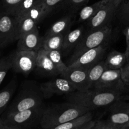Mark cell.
Wrapping results in <instances>:
<instances>
[{"mask_svg": "<svg viewBox=\"0 0 129 129\" xmlns=\"http://www.w3.org/2000/svg\"><path fill=\"white\" fill-rule=\"evenodd\" d=\"M125 92L115 89H92L86 92L78 91L67 94L68 102L83 106L92 111L101 107L110 106L118 100L129 98Z\"/></svg>", "mask_w": 129, "mask_h": 129, "instance_id": "6da1fadb", "label": "cell"}, {"mask_svg": "<svg viewBox=\"0 0 129 129\" xmlns=\"http://www.w3.org/2000/svg\"><path fill=\"white\" fill-rule=\"evenodd\" d=\"M89 111L83 106L71 102L55 103L45 108L40 123L44 129H50L81 117Z\"/></svg>", "mask_w": 129, "mask_h": 129, "instance_id": "7a4b0ae2", "label": "cell"}, {"mask_svg": "<svg viewBox=\"0 0 129 129\" xmlns=\"http://www.w3.org/2000/svg\"><path fill=\"white\" fill-rule=\"evenodd\" d=\"M44 99L40 86L38 87L35 83H24L19 93L9 106L7 114L44 105Z\"/></svg>", "mask_w": 129, "mask_h": 129, "instance_id": "3957f363", "label": "cell"}, {"mask_svg": "<svg viewBox=\"0 0 129 129\" xmlns=\"http://www.w3.org/2000/svg\"><path fill=\"white\" fill-rule=\"evenodd\" d=\"M112 31L110 26H107L94 31H87L84 33L79 44L74 48V52L69 60V65L85 52L107 44L112 35Z\"/></svg>", "mask_w": 129, "mask_h": 129, "instance_id": "277c9868", "label": "cell"}, {"mask_svg": "<svg viewBox=\"0 0 129 129\" xmlns=\"http://www.w3.org/2000/svg\"><path fill=\"white\" fill-rule=\"evenodd\" d=\"M38 52L34 51L16 50L10 54L12 68L15 72L27 76L35 69Z\"/></svg>", "mask_w": 129, "mask_h": 129, "instance_id": "5b68a950", "label": "cell"}, {"mask_svg": "<svg viewBox=\"0 0 129 129\" xmlns=\"http://www.w3.org/2000/svg\"><path fill=\"white\" fill-rule=\"evenodd\" d=\"M44 109L45 107L42 105L21 112L6 114V118L3 119L4 124L17 125L21 127V126L31 125L38 121L40 122Z\"/></svg>", "mask_w": 129, "mask_h": 129, "instance_id": "8992f818", "label": "cell"}, {"mask_svg": "<svg viewBox=\"0 0 129 129\" xmlns=\"http://www.w3.org/2000/svg\"><path fill=\"white\" fill-rule=\"evenodd\" d=\"M39 86L44 98L46 99L54 95H67L76 91L74 86L63 77L50 79L45 83H42Z\"/></svg>", "mask_w": 129, "mask_h": 129, "instance_id": "52a82bcc", "label": "cell"}, {"mask_svg": "<svg viewBox=\"0 0 129 129\" xmlns=\"http://www.w3.org/2000/svg\"><path fill=\"white\" fill-rule=\"evenodd\" d=\"M117 10L112 0H109L93 18L88 20L87 31H94L109 26L110 23L116 15Z\"/></svg>", "mask_w": 129, "mask_h": 129, "instance_id": "ba28073f", "label": "cell"}, {"mask_svg": "<svg viewBox=\"0 0 129 129\" xmlns=\"http://www.w3.org/2000/svg\"><path fill=\"white\" fill-rule=\"evenodd\" d=\"M94 89H115L125 92L128 91L122 81L120 69H107L101 76Z\"/></svg>", "mask_w": 129, "mask_h": 129, "instance_id": "9c48e42d", "label": "cell"}, {"mask_svg": "<svg viewBox=\"0 0 129 129\" xmlns=\"http://www.w3.org/2000/svg\"><path fill=\"white\" fill-rule=\"evenodd\" d=\"M16 40V21L14 16L3 10L0 16V50Z\"/></svg>", "mask_w": 129, "mask_h": 129, "instance_id": "30bf717a", "label": "cell"}, {"mask_svg": "<svg viewBox=\"0 0 129 129\" xmlns=\"http://www.w3.org/2000/svg\"><path fill=\"white\" fill-rule=\"evenodd\" d=\"M107 48L108 46L107 43L85 52L73 63L68 66V68H83L89 69L91 67L102 60Z\"/></svg>", "mask_w": 129, "mask_h": 129, "instance_id": "8fae6325", "label": "cell"}, {"mask_svg": "<svg viewBox=\"0 0 129 129\" xmlns=\"http://www.w3.org/2000/svg\"><path fill=\"white\" fill-rule=\"evenodd\" d=\"M107 122L118 127L129 123V103L118 100L110 105L109 116Z\"/></svg>", "mask_w": 129, "mask_h": 129, "instance_id": "7c38bea8", "label": "cell"}, {"mask_svg": "<svg viewBox=\"0 0 129 129\" xmlns=\"http://www.w3.org/2000/svg\"><path fill=\"white\" fill-rule=\"evenodd\" d=\"M88 70V68H68L60 76L68 79L76 91L86 92L89 91Z\"/></svg>", "mask_w": 129, "mask_h": 129, "instance_id": "4fadbf2b", "label": "cell"}, {"mask_svg": "<svg viewBox=\"0 0 129 129\" xmlns=\"http://www.w3.org/2000/svg\"><path fill=\"white\" fill-rule=\"evenodd\" d=\"M43 39L40 37L39 29L23 35L18 40L17 50L24 51L38 52L42 49Z\"/></svg>", "mask_w": 129, "mask_h": 129, "instance_id": "5bb4252c", "label": "cell"}, {"mask_svg": "<svg viewBox=\"0 0 129 129\" xmlns=\"http://www.w3.org/2000/svg\"><path fill=\"white\" fill-rule=\"evenodd\" d=\"M35 69H37V71L45 76H60L59 69L47 55L45 50L43 49L38 52Z\"/></svg>", "mask_w": 129, "mask_h": 129, "instance_id": "9a60e30c", "label": "cell"}, {"mask_svg": "<svg viewBox=\"0 0 129 129\" xmlns=\"http://www.w3.org/2000/svg\"><path fill=\"white\" fill-rule=\"evenodd\" d=\"M84 33L83 26L78 27L73 30H68L64 34L61 52H68L71 49H74L81 40Z\"/></svg>", "mask_w": 129, "mask_h": 129, "instance_id": "2e32d148", "label": "cell"}, {"mask_svg": "<svg viewBox=\"0 0 129 129\" xmlns=\"http://www.w3.org/2000/svg\"><path fill=\"white\" fill-rule=\"evenodd\" d=\"M72 25V18L71 16H66L55 21L47 30L45 37L54 36V35L65 34L69 30Z\"/></svg>", "mask_w": 129, "mask_h": 129, "instance_id": "e0dca14e", "label": "cell"}, {"mask_svg": "<svg viewBox=\"0 0 129 129\" xmlns=\"http://www.w3.org/2000/svg\"><path fill=\"white\" fill-rule=\"evenodd\" d=\"M107 69L105 61L101 60L96 64L91 67L88 70V87L89 90L94 89L99 81L103 72Z\"/></svg>", "mask_w": 129, "mask_h": 129, "instance_id": "ac0fdd59", "label": "cell"}, {"mask_svg": "<svg viewBox=\"0 0 129 129\" xmlns=\"http://www.w3.org/2000/svg\"><path fill=\"white\" fill-rule=\"evenodd\" d=\"M17 86L16 78L11 79L5 88L0 91V115L6 109Z\"/></svg>", "mask_w": 129, "mask_h": 129, "instance_id": "d6986e66", "label": "cell"}, {"mask_svg": "<svg viewBox=\"0 0 129 129\" xmlns=\"http://www.w3.org/2000/svg\"><path fill=\"white\" fill-rule=\"evenodd\" d=\"M16 40L28 33L37 28L38 24L28 16H25L19 20H16Z\"/></svg>", "mask_w": 129, "mask_h": 129, "instance_id": "ffe728a7", "label": "cell"}, {"mask_svg": "<svg viewBox=\"0 0 129 129\" xmlns=\"http://www.w3.org/2000/svg\"><path fill=\"white\" fill-rule=\"evenodd\" d=\"M105 61L107 69H120L127 62V55L125 53L112 50L108 54Z\"/></svg>", "mask_w": 129, "mask_h": 129, "instance_id": "44dd1931", "label": "cell"}, {"mask_svg": "<svg viewBox=\"0 0 129 129\" xmlns=\"http://www.w3.org/2000/svg\"><path fill=\"white\" fill-rule=\"evenodd\" d=\"M109 0H100L88 6H84L81 9L79 13V22H84L88 21L93 18L98 11L102 8V6L107 3Z\"/></svg>", "mask_w": 129, "mask_h": 129, "instance_id": "7402d4cb", "label": "cell"}, {"mask_svg": "<svg viewBox=\"0 0 129 129\" xmlns=\"http://www.w3.org/2000/svg\"><path fill=\"white\" fill-rule=\"evenodd\" d=\"M93 113L91 111H89L81 117L62 123L50 129H76L90 122L93 120Z\"/></svg>", "mask_w": 129, "mask_h": 129, "instance_id": "603a6c76", "label": "cell"}, {"mask_svg": "<svg viewBox=\"0 0 129 129\" xmlns=\"http://www.w3.org/2000/svg\"><path fill=\"white\" fill-rule=\"evenodd\" d=\"M50 11L45 7V5L39 0L27 13L25 16H28L31 19L34 20L37 24L41 22Z\"/></svg>", "mask_w": 129, "mask_h": 129, "instance_id": "cb8c5ba5", "label": "cell"}, {"mask_svg": "<svg viewBox=\"0 0 129 129\" xmlns=\"http://www.w3.org/2000/svg\"><path fill=\"white\" fill-rule=\"evenodd\" d=\"M64 34L54 35L43 39L42 49L45 50H60L61 52Z\"/></svg>", "mask_w": 129, "mask_h": 129, "instance_id": "d4e9b609", "label": "cell"}, {"mask_svg": "<svg viewBox=\"0 0 129 129\" xmlns=\"http://www.w3.org/2000/svg\"><path fill=\"white\" fill-rule=\"evenodd\" d=\"M45 52L59 69L60 75L68 69V66L62 60V54L60 50H45Z\"/></svg>", "mask_w": 129, "mask_h": 129, "instance_id": "484cf974", "label": "cell"}, {"mask_svg": "<svg viewBox=\"0 0 129 129\" xmlns=\"http://www.w3.org/2000/svg\"><path fill=\"white\" fill-rule=\"evenodd\" d=\"M116 15L122 25L125 27L129 25V0H122Z\"/></svg>", "mask_w": 129, "mask_h": 129, "instance_id": "4316f807", "label": "cell"}, {"mask_svg": "<svg viewBox=\"0 0 129 129\" xmlns=\"http://www.w3.org/2000/svg\"><path fill=\"white\" fill-rule=\"evenodd\" d=\"M39 0H23L16 10L14 17L16 20H19L27 14L30 9L39 1Z\"/></svg>", "mask_w": 129, "mask_h": 129, "instance_id": "83f0119b", "label": "cell"}, {"mask_svg": "<svg viewBox=\"0 0 129 129\" xmlns=\"http://www.w3.org/2000/svg\"><path fill=\"white\" fill-rule=\"evenodd\" d=\"M12 68L10 55L0 58V85L3 81L8 72Z\"/></svg>", "mask_w": 129, "mask_h": 129, "instance_id": "f1b7e54d", "label": "cell"}, {"mask_svg": "<svg viewBox=\"0 0 129 129\" xmlns=\"http://www.w3.org/2000/svg\"><path fill=\"white\" fill-rule=\"evenodd\" d=\"M23 0H1V8L8 13L14 16L16 10Z\"/></svg>", "mask_w": 129, "mask_h": 129, "instance_id": "f546056e", "label": "cell"}, {"mask_svg": "<svg viewBox=\"0 0 129 129\" xmlns=\"http://www.w3.org/2000/svg\"><path fill=\"white\" fill-rule=\"evenodd\" d=\"M89 0H66V4L68 5L71 11H76L84 7Z\"/></svg>", "mask_w": 129, "mask_h": 129, "instance_id": "4dcf8cb0", "label": "cell"}, {"mask_svg": "<svg viewBox=\"0 0 129 129\" xmlns=\"http://www.w3.org/2000/svg\"><path fill=\"white\" fill-rule=\"evenodd\" d=\"M120 71L122 81L128 88L129 86V60H128L125 63V64L121 68Z\"/></svg>", "mask_w": 129, "mask_h": 129, "instance_id": "1f68e13d", "label": "cell"}, {"mask_svg": "<svg viewBox=\"0 0 129 129\" xmlns=\"http://www.w3.org/2000/svg\"><path fill=\"white\" fill-rule=\"evenodd\" d=\"M45 7L51 12L56 6L61 3H65L66 0H40Z\"/></svg>", "mask_w": 129, "mask_h": 129, "instance_id": "d6a6232c", "label": "cell"}, {"mask_svg": "<svg viewBox=\"0 0 129 129\" xmlns=\"http://www.w3.org/2000/svg\"><path fill=\"white\" fill-rule=\"evenodd\" d=\"M96 126L98 129H120V127H117L112 125L109 122L106 121H96Z\"/></svg>", "mask_w": 129, "mask_h": 129, "instance_id": "836d02e7", "label": "cell"}, {"mask_svg": "<svg viewBox=\"0 0 129 129\" xmlns=\"http://www.w3.org/2000/svg\"><path fill=\"white\" fill-rule=\"evenodd\" d=\"M123 34L125 36L126 39V50H125V54L127 55V61L129 60V25L126 26L125 29L123 30Z\"/></svg>", "mask_w": 129, "mask_h": 129, "instance_id": "e575fe53", "label": "cell"}, {"mask_svg": "<svg viewBox=\"0 0 129 129\" xmlns=\"http://www.w3.org/2000/svg\"><path fill=\"white\" fill-rule=\"evenodd\" d=\"M96 123V120H91L90 122H88L86 124L83 125L81 126V127H78V128L76 129H92L93 128L94 125H95Z\"/></svg>", "mask_w": 129, "mask_h": 129, "instance_id": "d590c367", "label": "cell"}, {"mask_svg": "<svg viewBox=\"0 0 129 129\" xmlns=\"http://www.w3.org/2000/svg\"><path fill=\"white\" fill-rule=\"evenodd\" d=\"M0 129H23L21 127L17 125H13L4 124Z\"/></svg>", "mask_w": 129, "mask_h": 129, "instance_id": "8d00e7d4", "label": "cell"}, {"mask_svg": "<svg viewBox=\"0 0 129 129\" xmlns=\"http://www.w3.org/2000/svg\"><path fill=\"white\" fill-rule=\"evenodd\" d=\"M112 1L113 2V3L114 4L115 6V7L118 9V6H120V3H122V0H112Z\"/></svg>", "mask_w": 129, "mask_h": 129, "instance_id": "74e56055", "label": "cell"}, {"mask_svg": "<svg viewBox=\"0 0 129 129\" xmlns=\"http://www.w3.org/2000/svg\"><path fill=\"white\" fill-rule=\"evenodd\" d=\"M4 125V120L1 118H0V128Z\"/></svg>", "mask_w": 129, "mask_h": 129, "instance_id": "f35d334b", "label": "cell"}, {"mask_svg": "<svg viewBox=\"0 0 129 129\" xmlns=\"http://www.w3.org/2000/svg\"><path fill=\"white\" fill-rule=\"evenodd\" d=\"M120 129H129V125H125L123 127H120Z\"/></svg>", "mask_w": 129, "mask_h": 129, "instance_id": "ab89813d", "label": "cell"}, {"mask_svg": "<svg viewBox=\"0 0 129 129\" xmlns=\"http://www.w3.org/2000/svg\"><path fill=\"white\" fill-rule=\"evenodd\" d=\"M3 11V10L2 9V8H0V16H1V14H2Z\"/></svg>", "mask_w": 129, "mask_h": 129, "instance_id": "60d3db41", "label": "cell"}, {"mask_svg": "<svg viewBox=\"0 0 129 129\" xmlns=\"http://www.w3.org/2000/svg\"><path fill=\"white\" fill-rule=\"evenodd\" d=\"M92 129H98L97 128V127H96V124H95V125L94 126V127H93V128H92Z\"/></svg>", "mask_w": 129, "mask_h": 129, "instance_id": "b9f144b4", "label": "cell"}, {"mask_svg": "<svg viewBox=\"0 0 129 129\" xmlns=\"http://www.w3.org/2000/svg\"><path fill=\"white\" fill-rule=\"evenodd\" d=\"M0 8H1V1L0 0Z\"/></svg>", "mask_w": 129, "mask_h": 129, "instance_id": "7bdbcfd3", "label": "cell"}, {"mask_svg": "<svg viewBox=\"0 0 129 129\" xmlns=\"http://www.w3.org/2000/svg\"><path fill=\"white\" fill-rule=\"evenodd\" d=\"M1 50H0V57H1ZM1 58V57H0Z\"/></svg>", "mask_w": 129, "mask_h": 129, "instance_id": "ee69618b", "label": "cell"}, {"mask_svg": "<svg viewBox=\"0 0 129 129\" xmlns=\"http://www.w3.org/2000/svg\"><path fill=\"white\" fill-rule=\"evenodd\" d=\"M128 90H129V86L128 87Z\"/></svg>", "mask_w": 129, "mask_h": 129, "instance_id": "f6af8a7d", "label": "cell"}, {"mask_svg": "<svg viewBox=\"0 0 129 129\" xmlns=\"http://www.w3.org/2000/svg\"><path fill=\"white\" fill-rule=\"evenodd\" d=\"M128 125H129V123H128Z\"/></svg>", "mask_w": 129, "mask_h": 129, "instance_id": "bcb514c9", "label": "cell"}]
</instances>
